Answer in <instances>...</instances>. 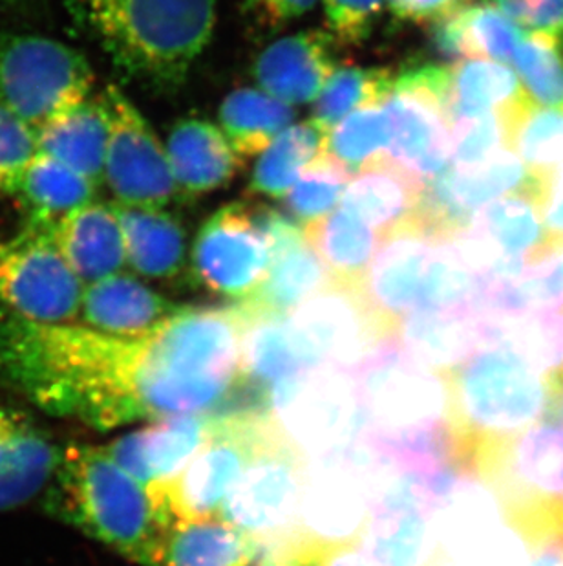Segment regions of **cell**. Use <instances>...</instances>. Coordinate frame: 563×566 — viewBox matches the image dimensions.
<instances>
[{
  "label": "cell",
  "instance_id": "cell-29",
  "mask_svg": "<svg viewBox=\"0 0 563 566\" xmlns=\"http://www.w3.org/2000/svg\"><path fill=\"white\" fill-rule=\"evenodd\" d=\"M503 113L507 149L553 195L563 172V108L540 107L523 96Z\"/></svg>",
  "mask_w": 563,
  "mask_h": 566
},
{
  "label": "cell",
  "instance_id": "cell-52",
  "mask_svg": "<svg viewBox=\"0 0 563 566\" xmlns=\"http://www.w3.org/2000/svg\"><path fill=\"white\" fill-rule=\"evenodd\" d=\"M32 428L21 412L0 406V470L8 464L22 434Z\"/></svg>",
  "mask_w": 563,
  "mask_h": 566
},
{
  "label": "cell",
  "instance_id": "cell-7",
  "mask_svg": "<svg viewBox=\"0 0 563 566\" xmlns=\"http://www.w3.org/2000/svg\"><path fill=\"white\" fill-rule=\"evenodd\" d=\"M367 420V437L378 448L406 442L447 426L445 376L415 364L394 339L384 343L353 373Z\"/></svg>",
  "mask_w": 563,
  "mask_h": 566
},
{
  "label": "cell",
  "instance_id": "cell-50",
  "mask_svg": "<svg viewBox=\"0 0 563 566\" xmlns=\"http://www.w3.org/2000/svg\"><path fill=\"white\" fill-rule=\"evenodd\" d=\"M392 15L414 24H439L472 4V0H386Z\"/></svg>",
  "mask_w": 563,
  "mask_h": 566
},
{
  "label": "cell",
  "instance_id": "cell-48",
  "mask_svg": "<svg viewBox=\"0 0 563 566\" xmlns=\"http://www.w3.org/2000/svg\"><path fill=\"white\" fill-rule=\"evenodd\" d=\"M509 19L531 33L563 30V0H492Z\"/></svg>",
  "mask_w": 563,
  "mask_h": 566
},
{
  "label": "cell",
  "instance_id": "cell-23",
  "mask_svg": "<svg viewBox=\"0 0 563 566\" xmlns=\"http://www.w3.org/2000/svg\"><path fill=\"white\" fill-rule=\"evenodd\" d=\"M423 189L425 182L421 178L386 156L351 177L340 206L386 237L414 222Z\"/></svg>",
  "mask_w": 563,
  "mask_h": 566
},
{
  "label": "cell",
  "instance_id": "cell-41",
  "mask_svg": "<svg viewBox=\"0 0 563 566\" xmlns=\"http://www.w3.org/2000/svg\"><path fill=\"white\" fill-rule=\"evenodd\" d=\"M481 279L463 262L450 241L434 244L417 311H470L481 292Z\"/></svg>",
  "mask_w": 563,
  "mask_h": 566
},
{
  "label": "cell",
  "instance_id": "cell-35",
  "mask_svg": "<svg viewBox=\"0 0 563 566\" xmlns=\"http://www.w3.org/2000/svg\"><path fill=\"white\" fill-rule=\"evenodd\" d=\"M17 188L43 233H52L61 220L91 203L96 192V184L41 153L26 167Z\"/></svg>",
  "mask_w": 563,
  "mask_h": 566
},
{
  "label": "cell",
  "instance_id": "cell-37",
  "mask_svg": "<svg viewBox=\"0 0 563 566\" xmlns=\"http://www.w3.org/2000/svg\"><path fill=\"white\" fill-rule=\"evenodd\" d=\"M525 96L509 64L465 60L452 69L450 122L503 113Z\"/></svg>",
  "mask_w": 563,
  "mask_h": 566
},
{
  "label": "cell",
  "instance_id": "cell-44",
  "mask_svg": "<svg viewBox=\"0 0 563 566\" xmlns=\"http://www.w3.org/2000/svg\"><path fill=\"white\" fill-rule=\"evenodd\" d=\"M507 149L506 113H490L472 119H461L452 127V166L454 169H476L487 166Z\"/></svg>",
  "mask_w": 563,
  "mask_h": 566
},
{
  "label": "cell",
  "instance_id": "cell-40",
  "mask_svg": "<svg viewBox=\"0 0 563 566\" xmlns=\"http://www.w3.org/2000/svg\"><path fill=\"white\" fill-rule=\"evenodd\" d=\"M394 138L392 119L383 105L368 107L342 119L326 139V149L355 175L390 156Z\"/></svg>",
  "mask_w": 563,
  "mask_h": 566
},
{
  "label": "cell",
  "instance_id": "cell-28",
  "mask_svg": "<svg viewBox=\"0 0 563 566\" xmlns=\"http://www.w3.org/2000/svg\"><path fill=\"white\" fill-rule=\"evenodd\" d=\"M436 28L437 46L448 57L495 61L509 66L527 35L492 0L467 6Z\"/></svg>",
  "mask_w": 563,
  "mask_h": 566
},
{
  "label": "cell",
  "instance_id": "cell-17",
  "mask_svg": "<svg viewBox=\"0 0 563 566\" xmlns=\"http://www.w3.org/2000/svg\"><path fill=\"white\" fill-rule=\"evenodd\" d=\"M531 182V175L510 150L501 153L487 166L454 169L425 182L417 224L432 241H452L467 230L474 214L496 198L520 191Z\"/></svg>",
  "mask_w": 563,
  "mask_h": 566
},
{
  "label": "cell",
  "instance_id": "cell-9",
  "mask_svg": "<svg viewBox=\"0 0 563 566\" xmlns=\"http://www.w3.org/2000/svg\"><path fill=\"white\" fill-rule=\"evenodd\" d=\"M269 411L306 460L350 448L367 433L355 376L333 367L284 379L272 390Z\"/></svg>",
  "mask_w": 563,
  "mask_h": 566
},
{
  "label": "cell",
  "instance_id": "cell-14",
  "mask_svg": "<svg viewBox=\"0 0 563 566\" xmlns=\"http://www.w3.org/2000/svg\"><path fill=\"white\" fill-rule=\"evenodd\" d=\"M99 103L108 119L105 178L117 202L128 208L166 209L178 188L160 139L117 86H107Z\"/></svg>",
  "mask_w": 563,
  "mask_h": 566
},
{
  "label": "cell",
  "instance_id": "cell-8",
  "mask_svg": "<svg viewBox=\"0 0 563 566\" xmlns=\"http://www.w3.org/2000/svg\"><path fill=\"white\" fill-rule=\"evenodd\" d=\"M94 72L85 55L55 39L0 35V102L38 133L88 102Z\"/></svg>",
  "mask_w": 563,
  "mask_h": 566
},
{
  "label": "cell",
  "instance_id": "cell-43",
  "mask_svg": "<svg viewBox=\"0 0 563 566\" xmlns=\"http://www.w3.org/2000/svg\"><path fill=\"white\" fill-rule=\"evenodd\" d=\"M510 66L532 103L563 108V57L553 33H527Z\"/></svg>",
  "mask_w": 563,
  "mask_h": 566
},
{
  "label": "cell",
  "instance_id": "cell-47",
  "mask_svg": "<svg viewBox=\"0 0 563 566\" xmlns=\"http://www.w3.org/2000/svg\"><path fill=\"white\" fill-rule=\"evenodd\" d=\"M38 220L19 188L0 186V256L41 235Z\"/></svg>",
  "mask_w": 563,
  "mask_h": 566
},
{
  "label": "cell",
  "instance_id": "cell-22",
  "mask_svg": "<svg viewBox=\"0 0 563 566\" xmlns=\"http://www.w3.org/2000/svg\"><path fill=\"white\" fill-rule=\"evenodd\" d=\"M394 342L415 364L447 375L484 347V326L470 311H414L399 321Z\"/></svg>",
  "mask_w": 563,
  "mask_h": 566
},
{
  "label": "cell",
  "instance_id": "cell-33",
  "mask_svg": "<svg viewBox=\"0 0 563 566\" xmlns=\"http://www.w3.org/2000/svg\"><path fill=\"white\" fill-rule=\"evenodd\" d=\"M479 317V315H478ZM484 347L501 345L520 356L531 369L553 378L563 373V308L518 317H479Z\"/></svg>",
  "mask_w": 563,
  "mask_h": 566
},
{
  "label": "cell",
  "instance_id": "cell-54",
  "mask_svg": "<svg viewBox=\"0 0 563 566\" xmlns=\"http://www.w3.org/2000/svg\"><path fill=\"white\" fill-rule=\"evenodd\" d=\"M549 389L548 420L563 426V373L549 378Z\"/></svg>",
  "mask_w": 563,
  "mask_h": 566
},
{
  "label": "cell",
  "instance_id": "cell-39",
  "mask_svg": "<svg viewBox=\"0 0 563 566\" xmlns=\"http://www.w3.org/2000/svg\"><path fill=\"white\" fill-rule=\"evenodd\" d=\"M394 74L384 69L337 70L315 102L311 124L328 139L331 130L361 108L378 107L394 91Z\"/></svg>",
  "mask_w": 563,
  "mask_h": 566
},
{
  "label": "cell",
  "instance_id": "cell-38",
  "mask_svg": "<svg viewBox=\"0 0 563 566\" xmlns=\"http://www.w3.org/2000/svg\"><path fill=\"white\" fill-rule=\"evenodd\" d=\"M325 147V136L311 122L291 125L262 153L251 178V191L262 197H286Z\"/></svg>",
  "mask_w": 563,
  "mask_h": 566
},
{
  "label": "cell",
  "instance_id": "cell-45",
  "mask_svg": "<svg viewBox=\"0 0 563 566\" xmlns=\"http://www.w3.org/2000/svg\"><path fill=\"white\" fill-rule=\"evenodd\" d=\"M38 153V133L0 102V186L17 188Z\"/></svg>",
  "mask_w": 563,
  "mask_h": 566
},
{
  "label": "cell",
  "instance_id": "cell-49",
  "mask_svg": "<svg viewBox=\"0 0 563 566\" xmlns=\"http://www.w3.org/2000/svg\"><path fill=\"white\" fill-rule=\"evenodd\" d=\"M302 566H375L361 543H314L300 541L287 556Z\"/></svg>",
  "mask_w": 563,
  "mask_h": 566
},
{
  "label": "cell",
  "instance_id": "cell-19",
  "mask_svg": "<svg viewBox=\"0 0 563 566\" xmlns=\"http://www.w3.org/2000/svg\"><path fill=\"white\" fill-rule=\"evenodd\" d=\"M211 434L213 417L209 415L172 417L125 434L107 451L139 484L161 488L185 470Z\"/></svg>",
  "mask_w": 563,
  "mask_h": 566
},
{
  "label": "cell",
  "instance_id": "cell-6",
  "mask_svg": "<svg viewBox=\"0 0 563 566\" xmlns=\"http://www.w3.org/2000/svg\"><path fill=\"white\" fill-rule=\"evenodd\" d=\"M308 460L287 442L277 422L256 449L222 507L225 521L244 530L262 554L284 557L302 539L300 504Z\"/></svg>",
  "mask_w": 563,
  "mask_h": 566
},
{
  "label": "cell",
  "instance_id": "cell-34",
  "mask_svg": "<svg viewBox=\"0 0 563 566\" xmlns=\"http://www.w3.org/2000/svg\"><path fill=\"white\" fill-rule=\"evenodd\" d=\"M359 543L375 566H425L432 552V512L425 507L370 512Z\"/></svg>",
  "mask_w": 563,
  "mask_h": 566
},
{
  "label": "cell",
  "instance_id": "cell-46",
  "mask_svg": "<svg viewBox=\"0 0 563 566\" xmlns=\"http://www.w3.org/2000/svg\"><path fill=\"white\" fill-rule=\"evenodd\" d=\"M386 0H325L331 38L340 44H359L372 33Z\"/></svg>",
  "mask_w": 563,
  "mask_h": 566
},
{
  "label": "cell",
  "instance_id": "cell-18",
  "mask_svg": "<svg viewBox=\"0 0 563 566\" xmlns=\"http://www.w3.org/2000/svg\"><path fill=\"white\" fill-rule=\"evenodd\" d=\"M434 244L436 241L414 220L383 237V244L370 264L362 294L373 311L394 328L419 306Z\"/></svg>",
  "mask_w": 563,
  "mask_h": 566
},
{
  "label": "cell",
  "instance_id": "cell-16",
  "mask_svg": "<svg viewBox=\"0 0 563 566\" xmlns=\"http://www.w3.org/2000/svg\"><path fill=\"white\" fill-rule=\"evenodd\" d=\"M194 270L214 294L249 300L261 290L272 266L266 235L255 209L231 203L205 222L194 242Z\"/></svg>",
  "mask_w": 563,
  "mask_h": 566
},
{
  "label": "cell",
  "instance_id": "cell-2",
  "mask_svg": "<svg viewBox=\"0 0 563 566\" xmlns=\"http://www.w3.org/2000/svg\"><path fill=\"white\" fill-rule=\"evenodd\" d=\"M46 507L117 554L145 566H160L174 515L156 490L139 484L96 446L61 451L49 484Z\"/></svg>",
  "mask_w": 563,
  "mask_h": 566
},
{
  "label": "cell",
  "instance_id": "cell-53",
  "mask_svg": "<svg viewBox=\"0 0 563 566\" xmlns=\"http://www.w3.org/2000/svg\"><path fill=\"white\" fill-rule=\"evenodd\" d=\"M545 230H548L545 255L551 256L563 250V172L554 184L553 195L549 200Z\"/></svg>",
  "mask_w": 563,
  "mask_h": 566
},
{
  "label": "cell",
  "instance_id": "cell-20",
  "mask_svg": "<svg viewBox=\"0 0 563 566\" xmlns=\"http://www.w3.org/2000/svg\"><path fill=\"white\" fill-rule=\"evenodd\" d=\"M331 33L302 32L262 52L255 77L262 91L287 105L317 102L337 72Z\"/></svg>",
  "mask_w": 563,
  "mask_h": 566
},
{
  "label": "cell",
  "instance_id": "cell-36",
  "mask_svg": "<svg viewBox=\"0 0 563 566\" xmlns=\"http://www.w3.org/2000/svg\"><path fill=\"white\" fill-rule=\"evenodd\" d=\"M293 108L264 91L242 88L225 97L220 124L240 158L262 155L293 124Z\"/></svg>",
  "mask_w": 563,
  "mask_h": 566
},
{
  "label": "cell",
  "instance_id": "cell-24",
  "mask_svg": "<svg viewBox=\"0 0 563 566\" xmlns=\"http://www.w3.org/2000/svg\"><path fill=\"white\" fill-rule=\"evenodd\" d=\"M59 252L85 284L116 275L127 262L116 208L91 202L75 209L52 231Z\"/></svg>",
  "mask_w": 563,
  "mask_h": 566
},
{
  "label": "cell",
  "instance_id": "cell-56",
  "mask_svg": "<svg viewBox=\"0 0 563 566\" xmlns=\"http://www.w3.org/2000/svg\"><path fill=\"white\" fill-rule=\"evenodd\" d=\"M33 0H0V8H17V6L30 4Z\"/></svg>",
  "mask_w": 563,
  "mask_h": 566
},
{
  "label": "cell",
  "instance_id": "cell-13",
  "mask_svg": "<svg viewBox=\"0 0 563 566\" xmlns=\"http://www.w3.org/2000/svg\"><path fill=\"white\" fill-rule=\"evenodd\" d=\"M298 339L319 367L355 373L395 328L373 311L362 289L331 283L287 315Z\"/></svg>",
  "mask_w": 563,
  "mask_h": 566
},
{
  "label": "cell",
  "instance_id": "cell-55",
  "mask_svg": "<svg viewBox=\"0 0 563 566\" xmlns=\"http://www.w3.org/2000/svg\"><path fill=\"white\" fill-rule=\"evenodd\" d=\"M258 566H302L293 557H266Z\"/></svg>",
  "mask_w": 563,
  "mask_h": 566
},
{
  "label": "cell",
  "instance_id": "cell-57",
  "mask_svg": "<svg viewBox=\"0 0 563 566\" xmlns=\"http://www.w3.org/2000/svg\"><path fill=\"white\" fill-rule=\"evenodd\" d=\"M556 566H563V563H560V565H556Z\"/></svg>",
  "mask_w": 563,
  "mask_h": 566
},
{
  "label": "cell",
  "instance_id": "cell-3",
  "mask_svg": "<svg viewBox=\"0 0 563 566\" xmlns=\"http://www.w3.org/2000/svg\"><path fill=\"white\" fill-rule=\"evenodd\" d=\"M123 74L156 91L183 85L208 49L219 0H66Z\"/></svg>",
  "mask_w": 563,
  "mask_h": 566
},
{
  "label": "cell",
  "instance_id": "cell-30",
  "mask_svg": "<svg viewBox=\"0 0 563 566\" xmlns=\"http://www.w3.org/2000/svg\"><path fill=\"white\" fill-rule=\"evenodd\" d=\"M261 554L249 534L224 518L176 521L160 566H251Z\"/></svg>",
  "mask_w": 563,
  "mask_h": 566
},
{
  "label": "cell",
  "instance_id": "cell-21",
  "mask_svg": "<svg viewBox=\"0 0 563 566\" xmlns=\"http://www.w3.org/2000/svg\"><path fill=\"white\" fill-rule=\"evenodd\" d=\"M181 306L128 275H110L88 284L83 295L81 315L92 331L108 336L139 339L149 336Z\"/></svg>",
  "mask_w": 563,
  "mask_h": 566
},
{
  "label": "cell",
  "instance_id": "cell-15",
  "mask_svg": "<svg viewBox=\"0 0 563 566\" xmlns=\"http://www.w3.org/2000/svg\"><path fill=\"white\" fill-rule=\"evenodd\" d=\"M85 283L52 233H41L0 256V301L15 317L38 325H70L81 314Z\"/></svg>",
  "mask_w": 563,
  "mask_h": 566
},
{
  "label": "cell",
  "instance_id": "cell-32",
  "mask_svg": "<svg viewBox=\"0 0 563 566\" xmlns=\"http://www.w3.org/2000/svg\"><path fill=\"white\" fill-rule=\"evenodd\" d=\"M330 284V273L304 239L272 253L266 281L249 300L240 301V305L258 314L289 315Z\"/></svg>",
  "mask_w": 563,
  "mask_h": 566
},
{
  "label": "cell",
  "instance_id": "cell-12",
  "mask_svg": "<svg viewBox=\"0 0 563 566\" xmlns=\"http://www.w3.org/2000/svg\"><path fill=\"white\" fill-rule=\"evenodd\" d=\"M379 451L362 437L350 448L308 460L300 504L304 541H361L370 518V479Z\"/></svg>",
  "mask_w": 563,
  "mask_h": 566
},
{
  "label": "cell",
  "instance_id": "cell-51",
  "mask_svg": "<svg viewBox=\"0 0 563 566\" xmlns=\"http://www.w3.org/2000/svg\"><path fill=\"white\" fill-rule=\"evenodd\" d=\"M262 21L269 27H280L306 15L317 0H249Z\"/></svg>",
  "mask_w": 563,
  "mask_h": 566
},
{
  "label": "cell",
  "instance_id": "cell-11",
  "mask_svg": "<svg viewBox=\"0 0 563 566\" xmlns=\"http://www.w3.org/2000/svg\"><path fill=\"white\" fill-rule=\"evenodd\" d=\"M452 69L426 64L395 77L383 103L394 128L390 158L428 182L452 166Z\"/></svg>",
  "mask_w": 563,
  "mask_h": 566
},
{
  "label": "cell",
  "instance_id": "cell-42",
  "mask_svg": "<svg viewBox=\"0 0 563 566\" xmlns=\"http://www.w3.org/2000/svg\"><path fill=\"white\" fill-rule=\"evenodd\" d=\"M351 177L353 175L325 147L284 197L293 220L306 226L330 214L339 208Z\"/></svg>",
  "mask_w": 563,
  "mask_h": 566
},
{
  "label": "cell",
  "instance_id": "cell-4",
  "mask_svg": "<svg viewBox=\"0 0 563 566\" xmlns=\"http://www.w3.org/2000/svg\"><path fill=\"white\" fill-rule=\"evenodd\" d=\"M443 376L457 464L470 475L479 460L548 417V376L531 369L510 348L481 347Z\"/></svg>",
  "mask_w": 563,
  "mask_h": 566
},
{
  "label": "cell",
  "instance_id": "cell-31",
  "mask_svg": "<svg viewBox=\"0 0 563 566\" xmlns=\"http://www.w3.org/2000/svg\"><path fill=\"white\" fill-rule=\"evenodd\" d=\"M125 253L130 266L145 277L170 279L185 262V231L163 209L128 208L117 203Z\"/></svg>",
  "mask_w": 563,
  "mask_h": 566
},
{
  "label": "cell",
  "instance_id": "cell-1",
  "mask_svg": "<svg viewBox=\"0 0 563 566\" xmlns=\"http://www.w3.org/2000/svg\"><path fill=\"white\" fill-rule=\"evenodd\" d=\"M244 315L180 308L149 336L127 339L125 373L138 420L203 415L238 389Z\"/></svg>",
  "mask_w": 563,
  "mask_h": 566
},
{
  "label": "cell",
  "instance_id": "cell-5",
  "mask_svg": "<svg viewBox=\"0 0 563 566\" xmlns=\"http://www.w3.org/2000/svg\"><path fill=\"white\" fill-rule=\"evenodd\" d=\"M474 476L495 492L529 552L563 537V426L534 423L479 460Z\"/></svg>",
  "mask_w": 563,
  "mask_h": 566
},
{
  "label": "cell",
  "instance_id": "cell-10",
  "mask_svg": "<svg viewBox=\"0 0 563 566\" xmlns=\"http://www.w3.org/2000/svg\"><path fill=\"white\" fill-rule=\"evenodd\" d=\"M273 428L275 418L269 412H219L211 439L185 470L166 486L149 490L166 499L176 521L214 518Z\"/></svg>",
  "mask_w": 563,
  "mask_h": 566
},
{
  "label": "cell",
  "instance_id": "cell-26",
  "mask_svg": "<svg viewBox=\"0 0 563 566\" xmlns=\"http://www.w3.org/2000/svg\"><path fill=\"white\" fill-rule=\"evenodd\" d=\"M304 237L317 253L331 283L362 289L370 264L383 244V235L344 206L302 226Z\"/></svg>",
  "mask_w": 563,
  "mask_h": 566
},
{
  "label": "cell",
  "instance_id": "cell-27",
  "mask_svg": "<svg viewBox=\"0 0 563 566\" xmlns=\"http://www.w3.org/2000/svg\"><path fill=\"white\" fill-rule=\"evenodd\" d=\"M38 149L91 182L105 178L108 119L102 103L85 102L38 130Z\"/></svg>",
  "mask_w": 563,
  "mask_h": 566
},
{
  "label": "cell",
  "instance_id": "cell-25",
  "mask_svg": "<svg viewBox=\"0 0 563 566\" xmlns=\"http://www.w3.org/2000/svg\"><path fill=\"white\" fill-rule=\"evenodd\" d=\"M167 147L176 188L189 198L224 188L242 167V158L225 134L203 119H183L176 125Z\"/></svg>",
  "mask_w": 563,
  "mask_h": 566
}]
</instances>
